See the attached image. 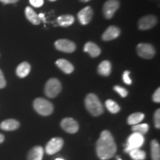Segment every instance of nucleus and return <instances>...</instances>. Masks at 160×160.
<instances>
[{"label":"nucleus","mask_w":160,"mask_h":160,"mask_svg":"<svg viewBox=\"0 0 160 160\" xmlns=\"http://www.w3.org/2000/svg\"><path fill=\"white\" fill-rule=\"evenodd\" d=\"M153 102H157V103L160 102V89H159V88L156 90L154 93H153Z\"/></svg>","instance_id":"31"},{"label":"nucleus","mask_w":160,"mask_h":160,"mask_svg":"<svg viewBox=\"0 0 160 160\" xmlns=\"http://www.w3.org/2000/svg\"><path fill=\"white\" fill-rule=\"evenodd\" d=\"M25 16L27 19L33 25H39L41 22L39 16L36 13V12L31 7H27L25 8Z\"/></svg>","instance_id":"20"},{"label":"nucleus","mask_w":160,"mask_h":160,"mask_svg":"<svg viewBox=\"0 0 160 160\" xmlns=\"http://www.w3.org/2000/svg\"><path fill=\"white\" fill-rule=\"evenodd\" d=\"M97 154L101 160L111 159L117 152L114 138L108 131H103L97 142Z\"/></svg>","instance_id":"1"},{"label":"nucleus","mask_w":160,"mask_h":160,"mask_svg":"<svg viewBox=\"0 0 160 160\" xmlns=\"http://www.w3.org/2000/svg\"><path fill=\"white\" fill-rule=\"evenodd\" d=\"M113 89H114V91L116 92H117V93H119L122 97H126L128 96V92L127 90L124 88L122 87H121V86L116 85L113 87Z\"/></svg>","instance_id":"27"},{"label":"nucleus","mask_w":160,"mask_h":160,"mask_svg":"<svg viewBox=\"0 0 160 160\" xmlns=\"http://www.w3.org/2000/svg\"><path fill=\"white\" fill-rule=\"evenodd\" d=\"M77 17L82 25H88L93 17V10L91 7L87 6L78 13Z\"/></svg>","instance_id":"12"},{"label":"nucleus","mask_w":160,"mask_h":160,"mask_svg":"<svg viewBox=\"0 0 160 160\" xmlns=\"http://www.w3.org/2000/svg\"><path fill=\"white\" fill-rule=\"evenodd\" d=\"M154 125L157 128H160V110L158 109L154 113Z\"/></svg>","instance_id":"28"},{"label":"nucleus","mask_w":160,"mask_h":160,"mask_svg":"<svg viewBox=\"0 0 160 160\" xmlns=\"http://www.w3.org/2000/svg\"><path fill=\"white\" fill-rule=\"evenodd\" d=\"M137 53L139 57H141L143 59H150L153 57L155 55V49L150 44L141 43L137 45Z\"/></svg>","instance_id":"7"},{"label":"nucleus","mask_w":160,"mask_h":160,"mask_svg":"<svg viewBox=\"0 0 160 160\" xmlns=\"http://www.w3.org/2000/svg\"><path fill=\"white\" fill-rule=\"evenodd\" d=\"M145 118V115L142 113H139V112H137V113H132L128 118V123L131 125H134L137 124H139Z\"/></svg>","instance_id":"23"},{"label":"nucleus","mask_w":160,"mask_h":160,"mask_svg":"<svg viewBox=\"0 0 160 160\" xmlns=\"http://www.w3.org/2000/svg\"><path fill=\"white\" fill-rule=\"evenodd\" d=\"M111 72V64L109 61L102 62L98 67V73L104 77H108Z\"/></svg>","instance_id":"19"},{"label":"nucleus","mask_w":160,"mask_h":160,"mask_svg":"<svg viewBox=\"0 0 160 160\" xmlns=\"http://www.w3.org/2000/svg\"><path fill=\"white\" fill-rule=\"evenodd\" d=\"M55 160H64L62 159H60V158H57V159H56Z\"/></svg>","instance_id":"37"},{"label":"nucleus","mask_w":160,"mask_h":160,"mask_svg":"<svg viewBox=\"0 0 160 160\" xmlns=\"http://www.w3.org/2000/svg\"><path fill=\"white\" fill-rule=\"evenodd\" d=\"M151 158L153 160L160 159V146L157 140H153L151 143Z\"/></svg>","instance_id":"22"},{"label":"nucleus","mask_w":160,"mask_h":160,"mask_svg":"<svg viewBox=\"0 0 160 160\" xmlns=\"http://www.w3.org/2000/svg\"><path fill=\"white\" fill-rule=\"evenodd\" d=\"M54 45L58 51L65 53H73L77 48L74 42L68 39H59L56 41Z\"/></svg>","instance_id":"9"},{"label":"nucleus","mask_w":160,"mask_h":160,"mask_svg":"<svg viewBox=\"0 0 160 160\" xmlns=\"http://www.w3.org/2000/svg\"><path fill=\"white\" fill-rule=\"evenodd\" d=\"M20 124L17 120L13 119H8L3 121L0 124V128L4 130V131H15L17 128H19Z\"/></svg>","instance_id":"14"},{"label":"nucleus","mask_w":160,"mask_h":160,"mask_svg":"<svg viewBox=\"0 0 160 160\" xmlns=\"http://www.w3.org/2000/svg\"><path fill=\"white\" fill-rule=\"evenodd\" d=\"M30 3L35 8H40L43 5L44 0H29Z\"/></svg>","instance_id":"30"},{"label":"nucleus","mask_w":160,"mask_h":160,"mask_svg":"<svg viewBox=\"0 0 160 160\" xmlns=\"http://www.w3.org/2000/svg\"><path fill=\"white\" fill-rule=\"evenodd\" d=\"M85 107L89 113L94 117L102 114L104 109L102 104L94 93H89L85 100Z\"/></svg>","instance_id":"2"},{"label":"nucleus","mask_w":160,"mask_h":160,"mask_svg":"<svg viewBox=\"0 0 160 160\" xmlns=\"http://www.w3.org/2000/svg\"><path fill=\"white\" fill-rule=\"evenodd\" d=\"M122 78H123V80H124V82H125V84H127V85H131L132 81H131V78H130V71H125V72H124Z\"/></svg>","instance_id":"29"},{"label":"nucleus","mask_w":160,"mask_h":160,"mask_svg":"<svg viewBox=\"0 0 160 160\" xmlns=\"http://www.w3.org/2000/svg\"><path fill=\"white\" fill-rule=\"evenodd\" d=\"M39 19H40V20H43V21H45V15L43 14V13H39Z\"/></svg>","instance_id":"34"},{"label":"nucleus","mask_w":160,"mask_h":160,"mask_svg":"<svg viewBox=\"0 0 160 160\" xmlns=\"http://www.w3.org/2000/svg\"><path fill=\"white\" fill-rule=\"evenodd\" d=\"M119 8V2L118 0H108L103 6V13L106 19H111L116 11Z\"/></svg>","instance_id":"8"},{"label":"nucleus","mask_w":160,"mask_h":160,"mask_svg":"<svg viewBox=\"0 0 160 160\" xmlns=\"http://www.w3.org/2000/svg\"><path fill=\"white\" fill-rule=\"evenodd\" d=\"M105 106L107 109L112 113H117L120 111L119 105L112 99H108L105 102Z\"/></svg>","instance_id":"25"},{"label":"nucleus","mask_w":160,"mask_h":160,"mask_svg":"<svg viewBox=\"0 0 160 160\" xmlns=\"http://www.w3.org/2000/svg\"><path fill=\"white\" fill-rule=\"evenodd\" d=\"M62 91V85L59 79L52 78L47 82L45 88V93L49 98H54L59 94Z\"/></svg>","instance_id":"5"},{"label":"nucleus","mask_w":160,"mask_h":160,"mask_svg":"<svg viewBox=\"0 0 160 160\" xmlns=\"http://www.w3.org/2000/svg\"><path fill=\"white\" fill-rule=\"evenodd\" d=\"M44 155V149L41 146H36L29 151L28 155V160H42Z\"/></svg>","instance_id":"16"},{"label":"nucleus","mask_w":160,"mask_h":160,"mask_svg":"<svg viewBox=\"0 0 160 160\" xmlns=\"http://www.w3.org/2000/svg\"><path fill=\"white\" fill-rule=\"evenodd\" d=\"M50 1H51V2H54V1H56V0H50Z\"/></svg>","instance_id":"38"},{"label":"nucleus","mask_w":160,"mask_h":160,"mask_svg":"<svg viewBox=\"0 0 160 160\" xmlns=\"http://www.w3.org/2000/svg\"><path fill=\"white\" fill-rule=\"evenodd\" d=\"M64 145V141L60 137H54L50 140L46 145L45 151L48 155H53L59 152L62 148Z\"/></svg>","instance_id":"6"},{"label":"nucleus","mask_w":160,"mask_h":160,"mask_svg":"<svg viewBox=\"0 0 160 160\" xmlns=\"http://www.w3.org/2000/svg\"><path fill=\"white\" fill-rule=\"evenodd\" d=\"M130 157L133 160H144L146 158V153L139 148L131 150L129 152Z\"/></svg>","instance_id":"24"},{"label":"nucleus","mask_w":160,"mask_h":160,"mask_svg":"<svg viewBox=\"0 0 160 160\" xmlns=\"http://www.w3.org/2000/svg\"><path fill=\"white\" fill-rule=\"evenodd\" d=\"M6 86V80L4 77V74L2 71V70L0 69V89L4 88Z\"/></svg>","instance_id":"32"},{"label":"nucleus","mask_w":160,"mask_h":160,"mask_svg":"<svg viewBox=\"0 0 160 160\" xmlns=\"http://www.w3.org/2000/svg\"><path fill=\"white\" fill-rule=\"evenodd\" d=\"M157 19L154 16L148 15L143 17L139 21V28L142 31L151 29L157 25Z\"/></svg>","instance_id":"11"},{"label":"nucleus","mask_w":160,"mask_h":160,"mask_svg":"<svg viewBox=\"0 0 160 160\" xmlns=\"http://www.w3.org/2000/svg\"><path fill=\"white\" fill-rule=\"evenodd\" d=\"M61 127L66 132L70 133H75L79 131V125L73 118L67 117L63 119L61 122Z\"/></svg>","instance_id":"10"},{"label":"nucleus","mask_w":160,"mask_h":160,"mask_svg":"<svg viewBox=\"0 0 160 160\" xmlns=\"http://www.w3.org/2000/svg\"><path fill=\"white\" fill-rule=\"evenodd\" d=\"M5 140V137H4L3 134L0 133V144H2Z\"/></svg>","instance_id":"35"},{"label":"nucleus","mask_w":160,"mask_h":160,"mask_svg":"<svg viewBox=\"0 0 160 160\" xmlns=\"http://www.w3.org/2000/svg\"><path fill=\"white\" fill-rule=\"evenodd\" d=\"M149 130V125L148 124H137L132 126V131L133 132L141 133V134H145L148 133Z\"/></svg>","instance_id":"26"},{"label":"nucleus","mask_w":160,"mask_h":160,"mask_svg":"<svg viewBox=\"0 0 160 160\" xmlns=\"http://www.w3.org/2000/svg\"><path fill=\"white\" fill-rule=\"evenodd\" d=\"M0 2L4 4H12L17 2H19V0H0Z\"/></svg>","instance_id":"33"},{"label":"nucleus","mask_w":160,"mask_h":160,"mask_svg":"<svg viewBox=\"0 0 160 160\" xmlns=\"http://www.w3.org/2000/svg\"><path fill=\"white\" fill-rule=\"evenodd\" d=\"M57 22L60 26L68 27L74 22V17L71 15H62L57 18Z\"/></svg>","instance_id":"21"},{"label":"nucleus","mask_w":160,"mask_h":160,"mask_svg":"<svg viewBox=\"0 0 160 160\" xmlns=\"http://www.w3.org/2000/svg\"><path fill=\"white\" fill-rule=\"evenodd\" d=\"M80 1L83 2H89V1H91V0H80Z\"/></svg>","instance_id":"36"},{"label":"nucleus","mask_w":160,"mask_h":160,"mask_svg":"<svg viewBox=\"0 0 160 160\" xmlns=\"http://www.w3.org/2000/svg\"><path fill=\"white\" fill-rule=\"evenodd\" d=\"M33 108L42 116H49L53 111V105L48 100L43 98H37L33 102Z\"/></svg>","instance_id":"3"},{"label":"nucleus","mask_w":160,"mask_h":160,"mask_svg":"<svg viewBox=\"0 0 160 160\" xmlns=\"http://www.w3.org/2000/svg\"><path fill=\"white\" fill-rule=\"evenodd\" d=\"M144 142H145V138L143 135L137 132H133L127 140L125 151L126 153H128L133 149L140 148L143 145Z\"/></svg>","instance_id":"4"},{"label":"nucleus","mask_w":160,"mask_h":160,"mask_svg":"<svg viewBox=\"0 0 160 160\" xmlns=\"http://www.w3.org/2000/svg\"><path fill=\"white\" fill-rule=\"evenodd\" d=\"M120 34V30L116 26H110L108 29L104 32L102 34V39L104 41H111L115 39Z\"/></svg>","instance_id":"13"},{"label":"nucleus","mask_w":160,"mask_h":160,"mask_svg":"<svg viewBox=\"0 0 160 160\" xmlns=\"http://www.w3.org/2000/svg\"><path fill=\"white\" fill-rule=\"evenodd\" d=\"M56 65H57L64 73H68V74L71 73L72 72L74 71V67H73V65L66 59H58L57 61L56 62Z\"/></svg>","instance_id":"17"},{"label":"nucleus","mask_w":160,"mask_h":160,"mask_svg":"<svg viewBox=\"0 0 160 160\" xmlns=\"http://www.w3.org/2000/svg\"><path fill=\"white\" fill-rule=\"evenodd\" d=\"M30 71H31L30 64L27 62H22L18 65L16 73L19 78H25L29 74Z\"/></svg>","instance_id":"18"},{"label":"nucleus","mask_w":160,"mask_h":160,"mask_svg":"<svg viewBox=\"0 0 160 160\" xmlns=\"http://www.w3.org/2000/svg\"><path fill=\"white\" fill-rule=\"evenodd\" d=\"M84 51L89 53V55L93 58L97 57L101 53V49L99 48V46L91 42H88L85 44L84 46Z\"/></svg>","instance_id":"15"}]
</instances>
